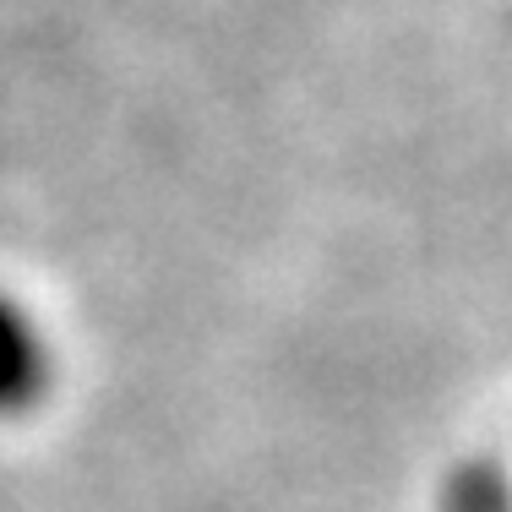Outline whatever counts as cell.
Segmentation results:
<instances>
[{"label":"cell","instance_id":"cell-1","mask_svg":"<svg viewBox=\"0 0 512 512\" xmlns=\"http://www.w3.org/2000/svg\"><path fill=\"white\" fill-rule=\"evenodd\" d=\"M55 355L44 327L33 322V311L17 295L0 289V414H28L50 393Z\"/></svg>","mask_w":512,"mask_h":512},{"label":"cell","instance_id":"cell-2","mask_svg":"<svg viewBox=\"0 0 512 512\" xmlns=\"http://www.w3.org/2000/svg\"><path fill=\"white\" fill-rule=\"evenodd\" d=\"M447 512H507V480L496 463H463L447 480Z\"/></svg>","mask_w":512,"mask_h":512}]
</instances>
